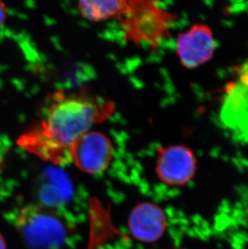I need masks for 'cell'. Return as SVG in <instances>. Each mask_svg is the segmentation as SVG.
<instances>
[{
	"label": "cell",
	"mask_w": 248,
	"mask_h": 249,
	"mask_svg": "<svg viewBox=\"0 0 248 249\" xmlns=\"http://www.w3.org/2000/svg\"><path fill=\"white\" fill-rule=\"evenodd\" d=\"M115 110L112 102L86 90L54 92L42 119L19 137L18 144L41 160L66 165L71 161L70 148L75 141Z\"/></svg>",
	"instance_id": "1"
},
{
	"label": "cell",
	"mask_w": 248,
	"mask_h": 249,
	"mask_svg": "<svg viewBox=\"0 0 248 249\" xmlns=\"http://www.w3.org/2000/svg\"><path fill=\"white\" fill-rule=\"evenodd\" d=\"M116 19L126 42L148 45L156 50L171 35L177 15L160 6L157 0H129Z\"/></svg>",
	"instance_id": "2"
},
{
	"label": "cell",
	"mask_w": 248,
	"mask_h": 249,
	"mask_svg": "<svg viewBox=\"0 0 248 249\" xmlns=\"http://www.w3.org/2000/svg\"><path fill=\"white\" fill-rule=\"evenodd\" d=\"M16 228L31 249H58L66 240L62 222L46 207L40 205L23 207L17 215Z\"/></svg>",
	"instance_id": "3"
},
{
	"label": "cell",
	"mask_w": 248,
	"mask_h": 249,
	"mask_svg": "<svg viewBox=\"0 0 248 249\" xmlns=\"http://www.w3.org/2000/svg\"><path fill=\"white\" fill-rule=\"evenodd\" d=\"M219 120L234 137L248 139V60L236 71L224 90Z\"/></svg>",
	"instance_id": "4"
},
{
	"label": "cell",
	"mask_w": 248,
	"mask_h": 249,
	"mask_svg": "<svg viewBox=\"0 0 248 249\" xmlns=\"http://www.w3.org/2000/svg\"><path fill=\"white\" fill-rule=\"evenodd\" d=\"M113 151L112 143L106 135L89 131L71 145L70 158L82 172L98 174L110 165Z\"/></svg>",
	"instance_id": "5"
},
{
	"label": "cell",
	"mask_w": 248,
	"mask_h": 249,
	"mask_svg": "<svg viewBox=\"0 0 248 249\" xmlns=\"http://www.w3.org/2000/svg\"><path fill=\"white\" fill-rule=\"evenodd\" d=\"M216 40L213 31L206 24H195L177 36L176 53L184 67L198 68L213 58Z\"/></svg>",
	"instance_id": "6"
},
{
	"label": "cell",
	"mask_w": 248,
	"mask_h": 249,
	"mask_svg": "<svg viewBox=\"0 0 248 249\" xmlns=\"http://www.w3.org/2000/svg\"><path fill=\"white\" fill-rule=\"evenodd\" d=\"M197 160L190 148L182 144L159 148L156 172L160 181L172 186H185L195 177Z\"/></svg>",
	"instance_id": "7"
},
{
	"label": "cell",
	"mask_w": 248,
	"mask_h": 249,
	"mask_svg": "<svg viewBox=\"0 0 248 249\" xmlns=\"http://www.w3.org/2000/svg\"><path fill=\"white\" fill-rule=\"evenodd\" d=\"M130 232L136 240L152 243L164 235L167 228V217L157 205L143 202L134 208L129 217Z\"/></svg>",
	"instance_id": "8"
},
{
	"label": "cell",
	"mask_w": 248,
	"mask_h": 249,
	"mask_svg": "<svg viewBox=\"0 0 248 249\" xmlns=\"http://www.w3.org/2000/svg\"><path fill=\"white\" fill-rule=\"evenodd\" d=\"M80 13L91 22L116 19L129 0H77Z\"/></svg>",
	"instance_id": "9"
},
{
	"label": "cell",
	"mask_w": 248,
	"mask_h": 249,
	"mask_svg": "<svg viewBox=\"0 0 248 249\" xmlns=\"http://www.w3.org/2000/svg\"><path fill=\"white\" fill-rule=\"evenodd\" d=\"M7 7L4 2L0 0V28H2L7 19Z\"/></svg>",
	"instance_id": "10"
},
{
	"label": "cell",
	"mask_w": 248,
	"mask_h": 249,
	"mask_svg": "<svg viewBox=\"0 0 248 249\" xmlns=\"http://www.w3.org/2000/svg\"><path fill=\"white\" fill-rule=\"evenodd\" d=\"M0 249H7V245H6L4 238H3L1 233H0Z\"/></svg>",
	"instance_id": "11"
}]
</instances>
